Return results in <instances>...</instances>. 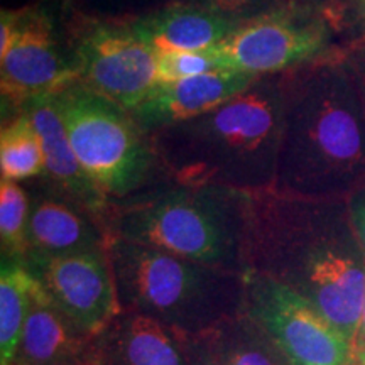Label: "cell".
<instances>
[{
  "label": "cell",
  "mask_w": 365,
  "mask_h": 365,
  "mask_svg": "<svg viewBox=\"0 0 365 365\" xmlns=\"http://www.w3.org/2000/svg\"><path fill=\"white\" fill-rule=\"evenodd\" d=\"M245 272L298 293L352 345L365 298V252L346 200L252 193Z\"/></svg>",
  "instance_id": "1"
},
{
  "label": "cell",
  "mask_w": 365,
  "mask_h": 365,
  "mask_svg": "<svg viewBox=\"0 0 365 365\" xmlns=\"http://www.w3.org/2000/svg\"><path fill=\"white\" fill-rule=\"evenodd\" d=\"M319 200L365 190V117L344 51L284 73L274 188Z\"/></svg>",
  "instance_id": "2"
},
{
  "label": "cell",
  "mask_w": 365,
  "mask_h": 365,
  "mask_svg": "<svg viewBox=\"0 0 365 365\" xmlns=\"http://www.w3.org/2000/svg\"><path fill=\"white\" fill-rule=\"evenodd\" d=\"M282 120L279 73L259 76L225 103L149 137L168 181L259 193L274 188Z\"/></svg>",
  "instance_id": "3"
},
{
  "label": "cell",
  "mask_w": 365,
  "mask_h": 365,
  "mask_svg": "<svg viewBox=\"0 0 365 365\" xmlns=\"http://www.w3.org/2000/svg\"><path fill=\"white\" fill-rule=\"evenodd\" d=\"M252 193L163 181L112 203L108 239L166 250L203 266L245 274Z\"/></svg>",
  "instance_id": "4"
},
{
  "label": "cell",
  "mask_w": 365,
  "mask_h": 365,
  "mask_svg": "<svg viewBox=\"0 0 365 365\" xmlns=\"http://www.w3.org/2000/svg\"><path fill=\"white\" fill-rule=\"evenodd\" d=\"M107 255L122 312L182 336L205 335L245 308V274L120 239L107 240Z\"/></svg>",
  "instance_id": "5"
},
{
  "label": "cell",
  "mask_w": 365,
  "mask_h": 365,
  "mask_svg": "<svg viewBox=\"0 0 365 365\" xmlns=\"http://www.w3.org/2000/svg\"><path fill=\"white\" fill-rule=\"evenodd\" d=\"M53 97L76 158L112 203L166 181L149 134L130 112L78 80Z\"/></svg>",
  "instance_id": "6"
},
{
  "label": "cell",
  "mask_w": 365,
  "mask_h": 365,
  "mask_svg": "<svg viewBox=\"0 0 365 365\" xmlns=\"http://www.w3.org/2000/svg\"><path fill=\"white\" fill-rule=\"evenodd\" d=\"M71 16L68 0H39L19 9L16 39L0 56L4 120L19 113L31 100L58 93L76 81Z\"/></svg>",
  "instance_id": "7"
},
{
  "label": "cell",
  "mask_w": 365,
  "mask_h": 365,
  "mask_svg": "<svg viewBox=\"0 0 365 365\" xmlns=\"http://www.w3.org/2000/svg\"><path fill=\"white\" fill-rule=\"evenodd\" d=\"M215 48L225 70L266 76L335 56L344 51L345 43L322 14L284 2L242 22Z\"/></svg>",
  "instance_id": "8"
},
{
  "label": "cell",
  "mask_w": 365,
  "mask_h": 365,
  "mask_svg": "<svg viewBox=\"0 0 365 365\" xmlns=\"http://www.w3.org/2000/svg\"><path fill=\"white\" fill-rule=\"evenodd\" d=\"M70 38L76 80L132 112L158 83V53L127 21L85 16L73 7Z\"/></svg>",
  "instance_id": "9"
},
{
  "label": "cell",
  "mask_w": 365,
  "mask_h": 365,
  "mask_svg": "<svg viewBox=\"0 0 365 365\" xmlns=\"http://www.w3.org/2000/svg\"><path fill=\"white\" fill-rule=\"evenodd\" d=\"M245 312L272 336L289 365H352L345 336L289 287L245 272Z\"/></svg>",
  "instance_id": "10"
},
{
  "label": "cell",
  "mask_w": 365,
  "mask_h": 365,
  "mask_svg": "<svg viewBox=\"0 0 365 365\" xmlns=\"http://www.w3.org/2000/svg\"><path fill=\"white\" fill-rule=\"evenodd\" d=\"M24 264L54 307L88 339L100 335L120 314L107 247L59 257H29Z\"/></svg>",
  "instance_id": "11"
},
{
  "label": "cell",
  "mask_w": 365,
  "mask_h": 365,
  "mask_svg": "<svg viewBox=\"0 0 365 365\" xmlns=\"http://www.w3.org/2000/svg\"><path fill=\"white\" fill-rule=\"evenodd\" d=\"M26 188L31 200L26 259L107 247L108 237L102 222L54 188L44 176L27 181Z\"/></svg>",
  "instance_id": "12"
},
{
  "label": "cell",
  "mask_w": 365,
  "mask_h": 365,
  "mask_svg": "<svg viewBox=\"0 0 365 365\" xmlns=\"http://www.w3.org/2000/svg\"><path fill=\"white\" fill-rule=\"evenodd\" d=\"M257 78L240 71H215L193 78L158 81L130 115L145 134H153L225 103Z\"/></svg>",
  "instance_id": "13"
},
{
  "label": "cell",
  "mask_w": 365,
  "mask_h": 365,
  "mask_svg": "<svg viewBox=\"0 0 365 365\" xmlns=\"http://www.w3.org/2000/svg\"><path fill=\"white\" fill-rule=\"evenodd\" d=\"M21 112H26L31 117L43 144V176L63 195L88 210L91 215L102 222L105 228L112 202L97 182L91 180L76 158L53 95L31 100Z\"/></svg>",
  "instance_id": "14"
},
{
  "label": "cell",
  "mask_w": 365,
  "mask_h": 365,
  "mask_svg": "<svg viewBox=\"0 0 365 365\" xmlns=\"http://www.w3.org/2000/svg\"><path fill=\"white\" fill-rule=\"evenodd\" d=\"M91 346L95 365H190L185 336L134 312H120Z\"/></svg>",
  "instance_id": "15"
},
{
  "label": "cell",
  "mask_w": 365,
  "mask_h": 365,
  "mask_svg": "<svg viewBox=\"0 0 365 365\" xmlns=\"http://www.w3.org/2000/svg\"><path fill=\"white\" fill-rule=\"evenodd\" d=\"M127 22L137 38L158 54L215 48L242 24L208 9L178 0Z\"/></svg>",
  "instance_id": "16"
},
{
  "label": "cell",
  "mask_w": 365,
  "mask_h": 365,
  "mask_svg": "<svg viewBox=\"0 0 365 365\" xmlns=\"http://www.w3.org/2000/svg\"><path fill=\"white\" fill-rule=\"evenodd\" d=\"M91 340L54 307L38 281L12 364L49 365L91 359Z\"/></svg>",
  "instance_id": "17"
},
{
  "label": "cell",
  "mask_w": 365,
  "mask_h": 365,
  "mask_svg": "<svg viewBox=\"0 0 365 365\" xmlns=\"http://www.w3.org/2000/svg\"><path fill=\"white\" fill-rule=\"evenodd\" d=\"M205 336L220 365H289L272 336L245 308Z\"/></svg>",
  "instance_id": "18"
},
{
  "label": "cell",
  "mask_w": 365,
  "mask_h": 365,
  "mask_svg": "<svg viewBox=\"0 0 365 365\" xmlns=\"http://www.w3.org/2000/svg\"><path fill=\"white\" fill-rule=\"evenodd\" d=\"M36 282L38 281L24 261L2 259V269H0V362L2 365H11L16 359Z\"/></svg>",
  "instance_id": "19"
},
{
  "label": "cell",
  "mask_w": 365,
  "mask_h": 365,
  "mask_svg": "<svg viewBox=\"0 0 365 365\" xmlns=\"http://www.w3.org/2000/svg\"><path fill=\"white\" fill-rule=\"evenodd\" d=\"M0 175L9 181H31L44 175V150L26 112L4 120L0 132Z\"/></svg>",
  "instance_id": "20"
},
{
  "label": "cell",
  "mask_w": 365,
  "mask_h": 365,
  "mask_svg": "<svg viewBox=\"0 0 365 365\" xmlns=\"http://www.w3.org/2000/svg\"><path fill=\"white\" fill-rule=\"evenodd\" d=\"M31 200L26 186L17 181H0V249L2 259L24 261Z\"/></svg>",
  "instance_id": "21"
},
{
  "label": "cell",
  "mask_w": 365,
  "mask_h": 365,
  "mask_svg": "<svg viewBox=\"0 0 365 365\" xmlns=\"http://www.w3.org/2000/svg\"><path fill=\"white\" fill-rule=\"evenodd\" d=\"M228 71L217 48L200 51H171L158 54V81H176L207 73Z\"/></svg>",
  "instance_id": "22"
},
{
  "label": "cell",
  "mask_w": 365,
  "mask_h": 365,
  "mask_svg": "<svg viewBox=\"0 0 365 365\" xmlns=\"http://www.w3.org/2000/svg\"><path fill=\"white\" fill-rule=\"evenodd\" d=\"M85 16L107 21H132L166 6L173 0H68Z\"/></svg>",
  "instance_id": "23"
},
{
  "label": "cell",
  "mask_w": 365,
  "mask_h": 365,
  "mask_svg": "<svg viewBox=\"0 0 365 365\" xmlns=\"http://www.w3.org/2000/svg\"><path fill=\"white\" fill-rule=\"evenodd\" d=\"M178 2L195 4L228 19L245 22L272 11L286 0H178Z\"/></svg>",
  "instance_id": "24"
},
{
  "label": "cell",
  "mask_w": 365,
  "mask_h": 365,
  "mask_svg": "<svg viewBox=\"0 0 365 365\" xmlns=\"http://www.w3.org/2000/svg\"><path fill=\"white\" fill-rule=\"evenodd\" d=\"M344 61L357 90L360 107L365 117V43H349L344 48Z\"/></svg>",
  "instance_id": "25"
},
{
  "label": "cell",
  "mask_w": 365,
  "mask_h": 365,
  "mask_svg": "<svg viewBox=\"0 0 365 365\" xmlns=\"http://www.w3.org/2000/svg\"><path fill=\"white\" fill-rule=\"evenodd\" d=\"M286 2L322 14L323 17H327L331 22L333 27L339 31L341 39H344V12H341L339 0H286Z\"/></svg>",
  "instance_id": "26"
},
{
  "label": "cell",
  "mask_w": 365,
  "mask_h": 365,
  "mask_svg": "<svg viewBox=\"0 0 365 365\" xmlns=\"http://www.w3.org/2000/svg\"><path fill=\"white\" fill-rule=\"evenodd\" d=\"M345 44L365 43V0H359L345 19Z\"/></svg>",
  "instance_id": "27"
},
{
  "label": "cell",
  "mask_w": 365,
  "mask_h": 365,
  "mask_svg": "<svg viewBox=\"0 0 365 365\" xmlns=\"http://www.w3.org/2000/svg\"><path fill=\"white\" fill-rule=\"evenodd\" d=\"M185 344L190 365H220L215 354L210 349L208 340L205 335L185 336Z\"/></svg>",
  "instance_id": "28"
},
{
  "label": "cell",
  "mask_w": 365,
  "mask_h": 365,
  "mask_svg": "<svg viewBox=\"0 0 365 365\" xmlns=\"http://www.w3.org/2000/svg\"><path fill=\"white\" fill-rule=\"evenodd\" d=\"M346 203H349L350 220H352L354 232L365 252V190L354 193L346 200Z\"/></svg>",
  "instance_id": "29"
},
{
  "label": "cell",
  "mask_w": 365,
  "mask_h": 365,
  "mask_svg": "<svg viewBox=\"0 0 365 365\" xmlns=\"http://www.w3.org/2000/svg\"><path fill=\"white\" fill-rule=\"evenodd\" d=\"M352 365H365V298L357 331L352 340Z\"/></svg>",
  "instance_id": "30"
},
{
  "label": "cell",
  "mask_w": 365,
  "mask_h": 365,
  "mask_svg": "<svg viewBox=\"0 0 365 365\" xmlns=\"http://www.w3.org/2000/svg\"><path fill=\"white\" fill-rule=\"evenodd\" d=\"M357 2H359V0H339L341 12H344V33H345V19H346V14L350 12V9H352Z\"/></svg>",
  "instance_id": "31"
},
{
  "label": "cell",
  "mask_w": 365,
  "mask_h": 365,
  "mask_svg": "<svg viewBox=\"0 0 365 365\" xmlns=\"http://www.w3.org/2000/svg\"><path fill=\"white\" fill-rule=\"evenodd\" d=\"M49 365H95V364H93V357H91V359H83V360H68V362H56Z\"/></svg>",
  "instance_id": "32"
},
{
  "label": "cell",
  "mask_w": 365,
  "mask_h": 365,
  "mask_svg": "<svg viewBox=\"0 0 365 365\" xmlns=\"http://www.w3.org/2000/svg\"><path fill=\"white\" fill-rule=\"evenodd\" d=\"M11 365H17V364H11Z\"/></svg>",
  "instance_id": "33"
}]
</instances>
